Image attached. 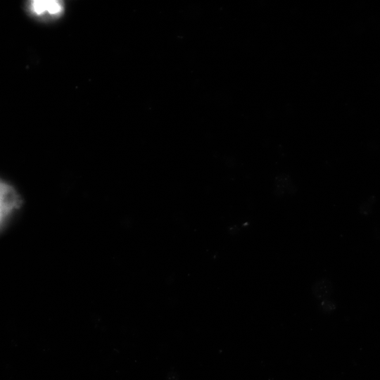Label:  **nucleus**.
Masks as SVG:
<instances>
[{
    "instance_id": "1",
    "label": "nucleus",
    "mask_w": 380,
    "mask_h": 380,
    "mask_svg": "<svg viewBox=\"0 0 380 380\" xmlns=\"http://www.w3.org/2000/svg\"><path fill=\"white\" fill-rule=\"evenodd\" d=\"M23 203L20 194L8 182L1 179L0 182V224L1 229L15 210Z\"/></svg>"
},
{
    "instance_id": "2",
    "label": "nucleus",
    "mask_w": 380,
    "mask_h": 380,
    "mask_svg": "<svg viewBox=\"0 0 380 380\" xmlns=\"http://www.w3.org/2000/svg\"><path fill=\"white\" fill-rule=\"evenodd\" d=\"M31 11L37 15H42L47 12L49 14H59L63 6L61 2L58 1H32L30 3Z\"/></svg>"
}]
</instances>
